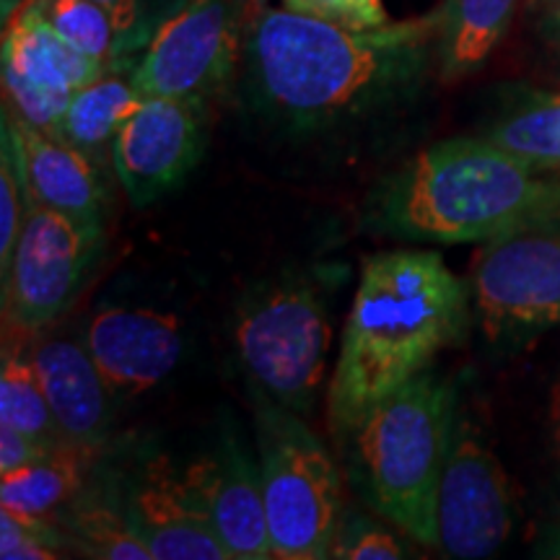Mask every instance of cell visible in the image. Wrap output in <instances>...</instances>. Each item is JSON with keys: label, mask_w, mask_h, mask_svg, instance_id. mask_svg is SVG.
Segmentation results:
<instances>
[{"label": "cell", "mask_w": 560, "mask_h": 560, "mask_svg": "<svg viewBox=\"0 0 560 560\" xmlns=\"http://www.w3.org/2000/svg\"><path fill=\"white\" fill-rule=\"evenodd\" d=\"M91 457L94 452L81 446H60L30 467L0 475V509L47 520L81 493Z\"/></svg>", "instance_id": "d6986e66"}, {"label": "cell", "mask_w": 560, "mask_h": 560, "mask_svg": "<svg viewBox=\"0 0 560 560\" xmlns=\"http://www.w3.org/2000/svg\"><path fill=\"white\" fill-rule=\"evenodd\" d=\"M102 231L83 226L37 202H26V221L3 280V310L11 325L42 330L73 304L96 260Z\"/></svg>", "instance_id": "ba28073f"}, {"label": "cell", "mask_w": 560, "mask_h": 560, "mask_svg": "<svg viewBox=\"0 0 560 560\" xmlns=\"http://www.w3.org/2000/svg\"><path fill=\"white\" fill-rule=\"evenodd\" d=\"M552 215H560V170L529 164L486 136L420 151L366 206L380 234L436 244H486Z\"/></svg>", "instance_id": "3957f363"}, {"label": "cell", "mask_w": 560, "mask_h": 560, "mask_svg": "<svg viewBox=\"0 0 560 560\" xmlns=\"http://www.w3.org/2000/svg\"><path fill=\"white\" fill-rule=\"evenodd\" d=\"M514 524L516 501L509 475L457 410L439 486V548L459 560L490 558L506 545Z\"/></svg>", "instance_id": "9c48e42d"}, {"label": "cell", "mask_w": 560, "mask_h": 560, "mask_svg": "<svg viewBox=\"0 0 560 560\" xmlns=\"http://www.w3.org/2000/svg\"><path fill=\"white\" fill-rule=\"evenodd\" d=\"M145 96L138 94L132 81L104 75L70 96L62 115L58 138L75 149L94 153L115 140L125 120L140 107Z\"/></svg>", "instance_id": "44dd1931"}, {"label": "cell", "mask_w": 560, "mask_h": 560, "mask_svg": "<svg viewBox=\"0 0 560 560\" xmlns=\"http://www.w3.org/2000/svg\"><path fill=\"white\" fill-rule=\"evenodd\" d=\"M472 293L439 252L389 249L363 262L327 389V423L346 444L361 418L465 338Z\"/></svg>", "instance_id": "6da1fadb"}, {"label": "cell", "mask_w": 560, "mask_h": 560, "mask_svg": "<svg viewBox=\"0 0 560 560\" xmlns=\"http://www.w3.org/2000/svg\"><path fill=\"white\" fill-rule=\"evenodd\" d=\"M330 558L342 560H400L408 558V550L395 532L382 524L363 520V516H348L342 520L338 537H335Z\"/></svg>", "instance_id": "4316f807"}, {"label": "cell", "mask_w": 560, "mask_h": 560, "mask_svg": "<svg viewBox=\"0 0 560 560\" xmlns=\"http://www.w3.org/2000/svg\"><path fill=\"white\" fill-rule=\"evenodd\" d=\"M128 511L153 560H231L198 493L166 457L140 470Z\"/></svg>", "instance_id": "4fadbf2b"}, {"label": "cell", "mask_w": 560, "mask_h": 560, "mask_svg": "<svg viewBox=\"0 0 560 560\" xmlns=\"http://www.w3.org/2000/svg\"><path fill=\"white\" fill-rule=\"evenodd\" d=\"M96 3H102L104 9L112 13L117 30H120L122 34L130 32L132 26H136V19H138V11H140V0H96Z\"/></svg>", "instance_id": "f546056e"}, {"label": "cell", "mask_w": 560, "mask_h": 560, "mask_svg": "<svg viewBox=\"0 0 560 560\" xmlns=\"http://www.w3.org/2000/svg\"><path fill=\"white\" fill-rule=\"evenodd\" d=\"M3 115L11 122L26 202L58 210L83 226L102 231L104 187L89 159L91 153L34 128L16 112L5 109Z\"/></svg>", "instance_id": "9a60e30c"}, {"label": "cell", "mask_w": 560, "mask_h": 560, "mask_svg": "<svg viewBox=\"0 0 560 560\" xmlns=\"http://www.w3.org/2000/svg\"><path fill=\"white\" fill-rule=\"evenodd\" d=\"M439 13L374 30L291 9L262 11L249 58L262 100L296 122H325L412 86L436 55Z\"/></svg>", "instance_id": "7a4b0ae2"}, {"label": "cell", "mask_w": 560, "mask_h": 560, "mask_svg": "<svg viewBox=\"0 0 560 560\" xmlns=\"http://www.w3.org/2000/svg\"><path fill=\"white\" fill-rule=\"evenodd\" d=\"M472 312L490 346L511 350L560 327V215L482 244Z\"/></svg>", "instance_id": "52a82bcc"}, {"label": "cell", "mask_w": 560, "mask_h": 560, "mask_svg": "<svg viewBox=\"0 0 560 560\" xmlns=\"http://www.w3.org/2000/svg\"><path fill=\"white\" fill-rule=\"evenodd\" d=\"M26 3H42V0H26Z\"/></svg>", "instance_id": "e575fe53"}, {"label": "cell", "mask_w": 560, "mask_h": 560, "mask_svg": "<svg viewBox=\"0 0 560 560\" xmlns=\"http://www.w3.org/2000/svg\"><path fill=\"white\" fill-rule=\"evenodd\" d=\"M3 68L66 100L107 75V62L68 45L39 3L21 5L13 13L11 26H5Z\"/></svg>", "instance_id": "e0dca14e"}, {"label": "cell", "mask_w": 560, "mask_h": 560, "mask_svg": "<svg viewBox=\"0 0 560 560\" xmlns=\"http://www.w3.org/2000/svg\"><path fill=\"white\" fill-rule=\"evenodd\" d=\"M552 21H556V30L560 32V11H552Z\"/></svg>", "instance_id": "d6a6232c"}, {"label": "cell", "mask_w": 560, "mask_h": 560, "mask_svg": "<svg viewBox=\"0 0 560 560\" xmlns=\"http://www.w3.org/2000/svg\"><path fill=\"white\" fill-rule=\"evenodd\" d=\"M50 450L26 436L24 431L13 429L9 423H0V475L16 472L21 467H30L39 462Z\"/></svg>", "instance_id": "f1b7e54d"}, {"label": "cell", "mask_w": 560, "mask_h": 560, "mask_svg": "<svg viewBox=\"0 0 560 560\" xmlns=\"http://www.w3.org/2000/svg\"><path fill=\"white\" fill-rule=\"evenodd\" d=\"M234 340L255 387L283 408L310 416L332 340L330 312L317 285L301 278L265 285L242 304Z\"/></svg>", "instance_id": "8992f818"}, {"label": "cell", "mask_w": 560, "mask_h": 560, "mask_svg": "<svg viewBox=\"0 0 560 560\" xmlns=\"http://www.w3.org/2000/svg\"><path fill=\"white\" fill-rule=\"evenodd\" d=\"M185 478L206 506L231 560L272 558L260 467L234 441L187 467Z\"/></svg>", "instance_id": "5bb4252c"}, {"label": "cell", "mask_w": 560, "mask_h": 560, "mask_svg": "<svg viewBox=\"0 0 560 560\" xmlns=\"http://www.w3.org/2000/svg\"><path fill=\"white\" fill-rule=\"evenodd\" d=\"M552 3H556V11H560V0H552Z\"/></svg>", "instance_id": "836d02e7"}, {"label": "cell", "mask_w": 560, "mask_h": 560, "mask_svg": "<svg viewBox=\"0 0 560 560\" xmlns=\"http://www.w3.org/2000/svg\"><path fill=\"white\" fill-rule=\"evenodd\" d=\"M257 452L272 558H330L342 516V482L332 454L310 425L272 400L255 395Z\"/></svg>", "instance_id": "5b68a950"}, {"label": "cell", "mask_w": 560, "mask_h": 560, "mask_svg": "<svg viewBox=\"0 0 560 560\" xmlns=\"http://www.w3.org/2000/svg\"><path fill=\"white\" fill-rule=\"evenodd\" d=\"M0 423L24 431L26 436L39 441L45 450H60L70 446L62 439L58 420L52 416L50 400L42 387L32 355L24 359L19 353L3 355L0 369Z\"/></svg>", "instance_id": "603a6c76"}, {"label": "cell", "mask_w": 560, "mask_h": 560, "mask_svg": "<svg viewBox=\"0 0 560 560\" xmlns=\"http://www.w3.org/2000/svg\"><path fill=\"white\" fill-rule=\"evenodd\" d=\"M83 342L112 395L153 389L177 369L185 353L177 314L128 306H104L96 312L89 319Z\"/></svg>", "instance_id": "7c38bea8"}, {"label": "cell", "mask_w": 560, "mask_h": 560, "mask_svg": "<svg viewBox=\"0 0 560 560\" xmlns=\"http://www.w3.org/2000/svg\"><path fill=\"white\" fill-rule=\"evenodd\" d=\"M255 3H265V0H255Z\"/></svg>", "instance_id": "d590c367"}, {"label": "cell", "mask_w": 560, "mask_h": 560, "mask_svg": "<svg viewBox=\"0 0 560 560\" xmlns=\"http://www.w3.org/2000/svg\"><path fill=\"white\" fill-rule=\"evenodd\" d=\"M520 0H444L439 13L436 60L444 81L465 79L499 47Z\"/></svg>", "instance_id": "ac0fdd59"}, {"label": "cell", "mask_w": 560, "mask_h": 560, "mask_svg": "<svg viewBox=\"0 0 560 560\" xmlns=\"http://www.w3.org/2000/svg\"><path fill=\"white\" fill-rule=\"evenodd\" d=\"M200 104L145 96L112 140L115 172L136 206H149L174 190L198 164L202 149Z\"/></svg>", "instance_id": "8fae6325"}, {"label": "cell", "mask_w": 560, "mask_h": 560, "mask_svg": "<svg viewBox=\"0 0 560 560\" xmlns=\"http://www.w3.org/2000/svg\"><path fill=\"white\" fill-rule=\"evenodd\" d=\"M39 5L68 45L109 66L117 34L122 32L117 30L115 19L102 3L96 0H42Z\"/></svg>", "instance_id": "cb8c5ba5"}, {"label": "cell", "mask_w": 560, "mask_h": 560, "mask_svg": "<svg viewBox=\"0 0 560 560\" xmlns=\"http://www.w3.org/2000/svg\"><path fill=\"white\" fill-rule=\"evenodd\" d=\"M550 423H552V441H556V454L560 459V380L552 387L550 397Z\"/></svg>", "instance_id": "4dcf8cb0"}, {"label": "cell", "mask_w": 560, "mask_h": 560, "mask_svg": "<svg viewBox=\"0 0 560 560\" xmlns=\"http://www.w3.org/2000/svg\"><path fill=\"white\" fill-rule=\"evenodd\" d=\"M457 410V384L425 369L376 402L342 444L369 506L425 548H439V486Z\"/></svg>", "instance_id": "277c9868"}, {"label": "cell", "mask_w": 560, "mask_h": 560, "mask_svg": "<svg viewBox=\"0 0 560 560\" xmlns=\"http://www.w3.org/2000/svg\"><path fill=\"white\" fill-rule=\"evenodd\" d=\"M26 221V190L13 145L9 117L3 115V138H0V278H9L13 249Z\"/></svg>", "instance_id": "d4e9b609"}, {"label": "cell", "mask_w": 560, "mask_h": 560, "mask_svg": "<svg viewBox=\"0 0 560 560\" xmlns=\"http://www.w3.org/2000/svg\"><path fill=\"white\" fill-rule=\"evenodd\" d=\"M66 535L83 556L102 560H153L149 545L132 522L128 503L117 506L104 495L70 501Z\"/></svg>", "instance_id": "7402d4cb"}, {"label": "cell", "mask_w": 560, "mask_h": 560, "mask_svg": "<svg viewBox=\"0 0 560 560\" xmlns=\"http://www.w3.org/2000/svg\"><path fill=\"white\" fill-rule=\"evenodd\" d=\"M234 60V26L226 0H185L159 26L136 66L140 96L202 102L226 79Z\"/></svg>", "instance_id": "30bf717a"}, {"label": "cell", "mask_w": 560, "mask_h": 560, "mask_svg": "<svg viewBox=\"0 0 560 560\" xmlns=\"http://www.w3.org/2000/svg\"><path fill=\"white\" fill-rule=\"evenodd\" d=\"M285 9L306 13V16L332 21V24L374 30L389 24L382 0H283Z\"/></svg>", "instance_id": "83f0119b"}, {"label": "cell", "mask_w": 560, "mask_h": 560, "mask_svg": "<svg viewBox=\"0 0 560 560\" xmlns=\"http://www.w3.org/2000/svg\"><path fill=\"white\" fill-rule=\"evenodd\" d=\"M545 556H550V558H560V529L556 532V537H552L548 548H545Z\"/></svg>", "instance_id": "1f68e13d"}, {"label": "cell", "mask_w": 560, "mask_h": 560, "mask_svg": "<svg viewBox=\"0 0 560 560\" xmlns=\"http://www.w3.org/2000/svg\"><path fill=\"white\" fill-rule=\"evenodd\" d=\"M486 138L529 164L560 170V91H522Z\"/></svg>", "instance_id": "ffe728a7"}, {"label": "cell", "mask_w": 560, "mask_h": 560, "mask_svg": "<svg viewBox=\"0 0 560 560\" xmlns=\"http://www.w3.org/2000/svg\"><path fill=\"white\" fill-rule=\"evenodd\" d=\"M60 532L47 520L0 509V558L3 560H55L60 558Z\"/></svg>", "instance_id": "484cf974"}, {"label": "cell", "mask_w": 560, "mask_h": 560, "mask_svg": "<svg viewBox=\"0 0 560 560\" xmlns=\"http://www.w3.org/2000/svg\"><path fill=\"white\" fill-rule=\"evenodd\" d=\"M58 429L70 446L94 452L109 433L112 389L91 359L86 342L55 338L32 353Z\"/></svg>", "instance_id": "2e32d148"}]
</instances>
